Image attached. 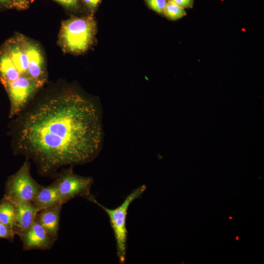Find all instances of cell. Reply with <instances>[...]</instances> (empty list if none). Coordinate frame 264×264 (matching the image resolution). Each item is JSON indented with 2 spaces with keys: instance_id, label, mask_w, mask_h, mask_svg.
<instances>
[{
  "instance_id": "5bb4252c",
  "label": "cell",
  "mask_w": 264,
  "mask_h": 264,
  "mask_svg": "<svg viewBox=\"0 0 264 264\" xmlns=\"http://www.w3.org/2000/svg\"><path fill=\"white\" fill-rule=\"evenodd\" d=\"M164 14L169 19L176 20L185 16L186 13L183 8L169 0L166 3Z\"/></svg>"
},
{
  "instance_id": "5b68a950",
  "label": "cell",
  "mask_w": 264,
  "mask_h": 264,
  "mask_svg": "<svg viewBox=\"0 0 264 264\" xmlns=\"http://www.w3.org/2000/svg\"><path fill=\"white\" fill-rule=\"evenodd\" d=\"M54 178V181L63 204L77 197H82L89 201L94 197L90 192L93 178L76 174L73 166L62 169Z\"/></svg>"
},
{
  "instance_id": "9c48e42d",
  "label": "cell",
  "mask_w": 264,
  "mask_h": 264,
  "mask_svg": "<svg viewBox=\"0 0 264 264\" xmlns=\"http://www.w3.org/2000/svg\"><path fill=\"white\" fill-rule=\"evenodd\" d=\"M37 208L32 202L16 204V216L14 231L20 237L34 221Z\"/></svg>"
},
{
  "instance_id": "3957f363",
  "label": "cell",
  "mask_w": 264,
  "mask_h": 264,
  "mask_svg": "<svg viewBox=\"0 0 264 264\" xmlns=\"http://www.w3.org/2000/svg\"><path fill=\"white\" fill-rule=\"evenodd\" d=\"M145 185H142L132 191L123 202L113 209L108 208L98 202L95 198L90 201L102 208L110 219L116 242V252L120 264H124L126 260L128 230L126 220L128 211L131 204L142 196L146 190Z\"/></svg>"
},
{
  "instance_id": "ba28073f",
  "label": "cell",
  "mask_w": 264,
  "mask_h": 264,
  "mask_svg": "<svg viewBox=\"0 0 264 264\" xmlns=\"http://www.w3.org/2000/svg\"><path fill=\"white\" fill-rule=\"evenodd\" d=\"M20 238L24 251L49 250L55 242L36 219Z\"/></svg>"
},
{
  "instance_id": "d6986e66",
  "label": "cell",
  "mask_w": 264,
  "mask_h": 264,
  "mask_svg": "<svg viewBox=\"0 0 264 264\" xmlns=\"http://www.w3.org/2000/svg\"><path fill=\"white\" fill-rule=\"evenodd\" d=\"M87 6L91 11H93L98 6L101 0H83Z\"/></svg>"
},
{
  "instance_id": "8fae6325",
  "label": "cell",
  "mask_w": 264,
  "mask_h": 264,
  "mask_svg": "<svg viewBox=\"0 0 264 264\" xmlns=\"http://www.w3.org/2000/svg\"><path fill=\"white\" fill-rule=\"evenodd\" d=\"M31 202L39 211L64 204L54 181L48 186H43Z\"/></svg>"
},
{
  "instance_id": "9a60e30c",
  "label": "cell",
  "mask_w": 264,
  "mask_h": 264,
  "mask_svg": "<svg viewBox=\"0 0 264 264\" xmlns=\"http://www.w3.org/2000/svg\"><path fill=\"white\" fill-rule=\"evenodd\" d=\"M148 6L159 14H164L167 3L166 0H145Z\"/></svg>"
},
{
  "instance_id": "277c9868",
  "label": "cell",
  "mask_w": 264,
  "mask_h": 264,
  "mask_svg": "<svg viewBox=\"0 0 264 264\" xmlns=\"http://www.w3.org/2000/svg\"><path fill=\"white\" fill-rule=\"evenodd\" d=\"M30 166V161L25 158L19 170L6 180L3 197L15 204L31 202L43 186L32 177Z\"/></svg>"
},
{
  "instance_id": "2e32d148",
  "label": "cell",
  "mask_w": 264,
  "mask_h": 264,
  "mask_svg": "<svg viewBox=\"0 0 264 264\" xmlns=\"http://www.w3.org/2000/svg\"><path fill=\"white\" fill-rule=\"evenodd\" d=\"M15 235L13 229L0 222V239H6L12 242Z\"/></svg>"
},
{
  "instance_id": "52a82bcc",
  "label": "cell",
  "mask_w": 264,
  "mask_h": 264,
  "mask_svg": "<svg viewBox=\"0 0 264 264\" xmlns=\"http://www.w3.org/2000/svg\"><path fill=\"white\" fill-rule=\"evenodd\" d=\"M26 52L28 59V72L31 78L43 87L47 81L45 59L39 44L25 37Z\"/></svg>"
},
{
  "instance_id": "7a4b0ae2",
  "label": "cell",
  "mask_w": 264,
  "mask_h": 264,
  "mask_svg": "<svg viewBox=\"0 0 264 264\" xmlns=\"http://www.w3.org/2000/svg\"><path fill=\"white\" fill-rule=\"evenodd\" d=\"M96 29V22L92 15L72 16L62 23L59 44L64 52L82 53L93 44Z\"/></svg>"
},
{
  "instance_id": "8992f818",
  "label": "cell",
  "mask_w": 264,
  "mask_h": 264,
  "mask_svg": "<svg viewBox=\"0 0 264 264\" xmlns=\"http://www.w3.org/2000/svg\"><path fill=\"white\" fill-rule=\"evenodd\" d=\"M2 46L8 54L20 74V78L16 81L37 84L43 87L29 76L25 37L17 34L7 40Z\"/></svg>"
},
{
  "instance_id": "6da1fadb",
  "label": "cell",
  "mask_w": 264,
  "mask_h": 264,
  "mask_svg": "<svg viewBox=\"0 0 264 264\" xmlns=\"http://www.w3.org/2000/svg\"><path fill=\"white\" fill-rule=\"evenodd\" d=\"M13 152L54 178L61 168L88 163L101 152L103 131L98 102L73 88L36 99L15 116Z\"/></svg>"
},
{
  "instance_id": "30bf717a",
  "label": "cell",
  "mask_w": 264,
  "mask_h": 264,
  "mask_svg": "<svg viewBox=\"0 0 264 264\" xmlns=\"http://www.w3.org/2000/svg\"><path fill=\"white\" fill-rule=\"evenodd\" d=\"M62 206L59 205L40 210L37 213L36 217V219L55 242L58 237Z\"/></svg>"
},
{
  "instance_id": "44dd1931",
  "label": "cell",
  "mask_w": 264,
  "mask_h": 264,
  "mask_svg": "<svg viewBox=\"0 0 264 264\" xmlns=\"http://www.w3.org/2000/svg\"><path fill=\"white\" fill-rule=\"evenodd\" d=\"M0 4L7 7L13 6L12 0H0Z\"/></svg>"
},
{
  "instance_id": "4fadbf2b",
  "label": "cell",
  "mask_w": 264,
  "mask_h": 264,
  "mask_svg": "<svg viewBox=\"0 0 264 264\" xmlns=\"http://www.w3.org/2000/svg\"><path fill=\"white\" fill-rule=\"evenodd\" d=\"M16 216V204L3 197L0 201V222L14 230Z\"/></svg>"
},
{
  "instance_id": "ac0fdd59",
  "label": "cell",
  "mask_w": 264,
  "mask_h": 264,
  "mask_svg": "<svg viewBox=\"0 0 264 264\" xmlns=\"http://www.w3.org/2000/svg\"><path fill=\"white\" fill-rule=\"evenodd\" d=\"M182 8H189L193 5V0H169Z\"/></svg>"
},
{
  "instance_id": "ffe728a7",
  "label": "cell",
  "mask_w": 264,
  "mask_h": 264,
  "mask_svg": "<svg viewBox=\"0 0 264 264\" xmlns=\"http://www.w3.org/2000/svg\"><path fill=\"white\" fill-rule=\"evenodd\" d=\"M13 6L19 8H25L27 5V0H12Z\"/></svg>"
},
{
  "instance_id": "7c38bea8",
  "label": "cell",
  "mask_w": 264,
  "mask_h": 264,
  "mask_svg": "<svg viewBox=\"0 0 264 264\" xmlns=\"http://www.w3.org/2000/svg\"><path fill=\"white\" fill-rule=\"evenodd\" d=\"M20 78L19 72L6 50L0 48V81L4 88Z\"/></svg>"
},
{
  "instance_id": "e0dca14e",
  "label": "cell",
  "mask_w": 264,
  "mask_h": 264,
  "mask_svg": "<svg viewBox=\"0 0 264 264\" xmlns=\"http://www.w3.org/2000/svg\"><path fill=\"white\" fill-rule=\"evenodd\" d=\"M68 8L75 9L78 7L79 0H54Z\"/></svg>"
}]
</instances>
